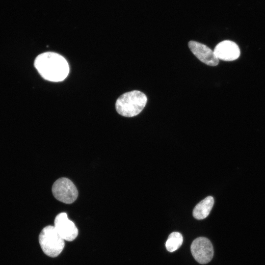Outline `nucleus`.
Wrapping results in <instances>:
<instances>
[{
	"mask_svg": "<svg viewBox=\"0 0 265 265\" xmlns=\"http://www.w3.org/2000/svg\"><path fill=\"white\" fill-rule=\"evenodd\" d=\"M39 242L44 253L51 257L57 256L65 245L64 239L52 225L42 229L39 236Z\"/></svg>",
	"mask_w": 265,
	"mask_h": 265,
	"instance_id": "obj_3",
	"label": "nucleus"
},
{
	"mask_svg": "<svg viewBox=\"0 0 265 265\" xmlns=\"http://www.w3.org/2000/svg\"><path fill=\"white\" fill-rule=\"evenodd\" d=\"M218 59L233 61L238 58L240 50L238 45L230 40H224L219 43L213 51Z\"/></svg>",
	"mask_w": 265,
	"mask_h": 265,
	"instance_id": "obj_8",
	"label": "nucleus"
},
{
	"mask_svg": "<svg viewBox=\"0 0 265 265\" xmlns=\"http://www.w3.org/2000/svg\"><path fill=\"white\" fill-rule=\"evenodd\" d=\"M214 204V199L209 196L199 202L193 211V217L198 220L206 218L210 213Z\"/></svg>",
	"mask_w": 265,
	"mask_h": 265,
	"instance_id": "obj_9",
	"label": "nucleus"
},
{
	"mask_svg": "<svg viewBox=\"0 0 265 265\" xmlns=\"http://www.w3.org/2000/svg\"><path fill=\"white\" fill-rule=\"evenodd\" d=\"M54 227L59 235L67 241H73L78 235V230L75 224L68 219L65 212H61L56 215Z\"/></svg>",
	"mask_w": 265,
	"mask_h": 265,
	"instance_id": "obj_6",
	"label": "nucleus"
},
{
	"mask_svg": "<svg viewBox=\"0 0 265 265\" xmlns=\"http://www.w3.org/2000/svg\"><path fill=\"white\" fill-rule=\"evenodd\" d=\"M188 45L191 52L201 61L209 66L218 65L219 59L213 51L206 45L194 41H189Z\"/></svg>",
	"mask_w": 265,
	"mask_h": 265,
	"instance_id": "obj_7",
	"label": "nucleus"
},
{
	"mask_svg": "<svg viewBox=\"0 0 265 265\" xmlns=\"http://www.w3.org/2000/svg\"><path fill=\"white\" fill-rule=\"evenodd\" d=\"M34 65L43 79L53 82L63 80L69 72V64L66 59L53 52L39 54L34 60Z\"/></svg>",
	"mask_w": 265,
	"mask_h": 265,
	"instance_id": "obj_1",
	"label": "nucleus"
},
{
	"mask_svg": "<svg viewBox=\"0 0 265 265\" xmlns=\"http://www.w3.org/2000/svg\"><path fill=\"white\" fill-rule=\"evenodd\" d=\"M183 241V238L181 234L174 232L171 233L168 236L165 246L169 252H173L180 248Z\"/></svg>",
	"mask_w": 265,
	"mask_h": 265,
	"instance_id": "obj_10",
	"label": "nucleus"
},
{
	"mask_svg": "<svg viewBox=\"0 0 265 265\" xmlns=\"http://www.w3.org/2000/svg\"><path fill=\"white\" fill-rule=\"evenodd\" d=\"M52 192L58 201L70 204L75 202L78 196V191L74 184L67 178H60L53 183Z\"/></svg>",
	"mask_w": 265,
	"mask_h": 265,
	"instance_id": "obj_4",
	"label": "nucleus"
},
{
	"mask_svg": "<svg viewBox=\"0 0 265 265\" xmlns=\"http://www.w3.org/2000/svg\"><path fill=\"white\" fill-rule=\"evenodd\" d=\"M147 102V97L143 93L133 90L121 95L116 102L115 107L121 115L131 117L140 113Z\"/></svg>",
	"mask_w": 265,
	"mask_h": 265,
	"instance_id": "obj_2",
	"label": "nucleus"
},
{
	"mask_svg": "<svg viewBox=\"0 0 265 265\" xmlns=\"http://www.w3.org/2000/svg\"><path fill=\"white\" fill-rule=\"evenodd\" d=\"M193 258L199 263L206 264L210 262L213 256V248L210 240L205 237L197 238L191 245Z\"/></svg>",
	"mask_w": 265,
	"mask_h": 265,
	"instance_id": "obj_5",
	"label": "nucleus"
}]
</instances>
